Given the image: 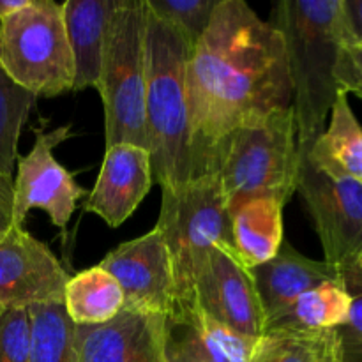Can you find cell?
I'll list each match as a JSON object with an SVG mask.
<instances>
[{
  "label": "cell",
  "mask_w": 362,
  "mask_h": 362,
  "mask_svg": "<svg viewBox=\"0 0 362 362\" xmlns=\"http://www.w3.org/2000/svg\"><path fill=\"white\" fill-rule=\"evenodd\" d=\"M269 23L285 39L292 110L297 124L299 156L310 151L327 126L339 92L334 71L346 45L341 0H281Z\"/></svg>",
  "instance_id": "7a4b0ae2"
},
{
  "label": "cell",
  "mask_w": 362,
  "mask_h": 362,
  "mask_svg": "<svg viewBox=\"0 0 362 362\" xmlns=\"http://www.w3.org/2000/svg\"><path fill=\"white\" fill-rule=\"evenodd\" d=\"M345 288L352 297L349 320L338 331L343 361L362 362V265L341 274Z\"/></svg>",
  "instance_id": "4316f807"
},
{
  "label": "cell",
  "mask_w": 362,
  "mask_h": 362,
  "mask_svg": "<svg viewBox=\"0 0 362 362\" xmlns=\"http://www.w3.org/2000/svg\"><path fill=\"white\" fill-rule=\"evenodd\" d=\"M14 207V179L13 175L0 172V239L13 226Z\"/></svg>",
  "instance_id": "f546056e"
},
{
  "label": "cell",
  "mask_w": 362,
  "mask_h": 362,
  "mask_svg": "<svg viewBox=\"0 0 362 362\" xmlns=\"http://www.w3.org/2000/svg\"><path fill=\"white\" fill-rule=\"evenodd\" d=\"M119 0H67L64 25L74 60L73 90L95 88L101 81L106 35Z\"/></svg>",
  "instance_id": "e0dca14e"
},
{
  "label": "cell",
  "mask_w": 362,
  "mask_h": 362,
  "mask_svg": "<svg viewBox=\"0 0 362 362\" xmlns=\"http://www.w3.org/2000/svg\"><path fill=\"white\" fill-rule=\"evenodd\" d=\"M251 362H345L336 329L267 331L255 343Z\"/></svg>",
  "instance_id": "7402d4cb"
},
{
  "label": "cell",
  "mask_w": 362,
  "mask_h": 362,
  "mask_svg": "<svg viewBox=\"0 0 362 362\" xmlns=\"http://www.w3.org/2000/svg\"><path fill=\"white\" fill-rule=\"evenodd\" d=\"M352 297L343 279L308 290L265 322V331H331L349 320Z\"/></svg>",
  "instance_id": "ffe728a7"
},
{
  "label": "cell",
  "mask_w": 362,
  "mask_h": 362,
  "mask_svg": "<svg viewBox=\"0 0 362 362\" xmlns=\"http://www.w3.org/2000/svg\"><path fill=\"white\" fill-rule=\"evenodd\" d=\"M30 0H0V20L11 16V14L18 13L23 7L28 6Z\"/></svg>",
  "instance_id": "4dcf8cb0"
},
{
  "label": "cell",
  "mask_w": 362,
  "mask_h": 362,
  "mask_svg": "<svg viewBox=\"0 0 362 362\" xmlns=\"http://www.w3.org/2000/svg\"><path fill=\"white\" fill-rule=\"evenodd\" d=\"M165 315L122 310L103 325H78L81 362H166Z\"/></svg>",
  "instance_id": "9a60e30c"
},
{
  "label": "cell",
  "mask_w": 362,
  "mask_h": 362,
  "mask_svg": "<svg viewBox=\"0 0 362 362\" xmlns=\"http://www.w3.org/2000/svg\"><path fill=\"white\" fill-rule=\"evenodd\" d=\"M197 177L244 120L292 105L285 39L244 0H221L187 64Z\"/></svg>",
  "instance_id": "6da1fadb"
},
{
  "label": "cell",
  "mask_w": 362,
  "mask_h": 362,
  "mask_svg": "<svg viewBox=\"0 0 362 362\" xmlns=\"http://www.w3.org/2000/svg\"><path fill=\"white\" fill-rule=\"evenodd\" d=\"M156 223L170 251L175 303H194V281L216 246H232L230 211L216 173L161 189Z\"/></svg>",
  "instance_id": "8992f818"
},
{
  "label": "cell",
  "mask_w": 362,
  "mask_h": 362,
  "mask_svg": "<svg viewBox=\"0 0 362 362\" xmlns=\"http://www.w3.org/2000/svg\"><path fill=\"white\" fill-rule=\"evenodd\" d=\"M0 64L37 99L73 90L74 60L62 4L30 0L27 7L0 20Z\"/></svg>",
  "instance_id": "52a82bcc"
},
{
  "label": "cell",
  "mask_w": 362,
  "mask_h": 362,
  "mask_svg": "<svg viewBox=\"0 0 362 362\" xmlns=\"http://www.w3.org/2000/svg\"><path fill=\"white\" fill-rule=\"evenodd\" d=\"M300 158H306L315 170L331 179L362 182V126L345 90L336 94L329 124Z\"/></svg>",
  "instance_id": "ac0fdd59"
},
{
  "label": "cell",
  "mask_w": 362,
  "mask_h": 362,
  "mask_svg": "<svg viewBox=\"0 0 362 362\" xmlns=\"http://www.w3.org/2000/svg\"><path fill=\"white\" fill-rule=\"evenodd\" d=\"M339 90L362 99V42L341 46L334 71Z\"/></svg>",
  "instance_id": "83f0119b"
},
{
  "label": "cell",
  "mask_w": 362,
  "mask_h": 362,
  "mask_svg": "<svg viewBox=\"0 0 362 362\" xmlns=\"http://www.w3.org/2000/svg\"><path fill=\"white\" fill-rule=\"evenodd\" d=\"M154 184L151 152L133 144L106 147L94 189L85 211L99 216L112 228H119L136 211Z\"/></svg>",
  "instance_id": "5bb4252c"
},
{
  "label": "cell",
  "mask_w": 362,
  "mask_h": 362,
  "mask_svg": "<svg viewBox=\"0 0 362 362\" xmlns=\"http://www.w3.org/2000/svg\"><path fill=\"white\" fill-rule=\"evenodd\" d=\"M62 304L74 325H103L124 310V293L108 271L94 265L69 278Z\"/></svg>",
  "instance_id": "44dd1931"
},
{
  "label": "cell",
  "mask_w": 362,
  "mask_h": 362,
  "mask_svg": "<svg viewBox=\"0 0 362 362\" xmlns=\"http://www.w3.org/2000/svg\"><path fill=\"white\" fill-rule=\"evenodd\" d=\"M250 272L257 285L265 322L308 290L341 279L334 267L304 257L286 240L272 260L250 269Z\"/></svg>",
  "instance_id": "2e32d148"
},
{
  "label": "cell",
  "mask_w": 362,
  "mask_h": 362,
  "mask_svg": "<svg viewBox=\"0 0 362 362\" xmlns=\"http://www.w3.org/2000/svg\"><path fill=\"white\" fill-rule=\"evenodd\" d=\"M194 303L223 327L258 339L265 331V313L250 269L244 267L232 246L212 250L194 281Z\"/></svg>",
  "instance_id": "30bf717a"
},
{
  "label": "cell",
  "mask_w": 362,
  "mask_h": 362,
  "mask_svg": "<svg viewBox=\"0 0 362 362\" xmlns=\"http://www.w3.org/2000/svg\"><path fill=\"white\" fill-rule=\"evenodd\" d=\"M297 191L313 219L325 264L339 274L362 265V182L331 179L300 158Z\"/></svg>",
  "instance_id": "ba28073f"
},
{
  "label": "cell",
  "mask_w": 362,
  "mask_h": 362,
  "mask_svg": "<svg viewBox=\"0 0 362 362\" xmlns=\"http://www.w3.org/2000/svg\"><path fill=\"white\" fill-rule=\"evenodd\" d=\"M4 310H6V308L2 306V304H0V317H2V313H4Z\"/></svg>",
  "instance_id": "1f68e13d"
},
{
  "label": "cell",
  "mask_w": 362,
  "mask_h": 362,
  "mask_svg": "<svg viewBox=\"0 0 362 362\" xmlns=\"http://www.w3.org/2000/svg\"><path fill=\"white\" fill-rule=\"evenodd\" d=\"M124 293V310L168 315L175 304V278L170 251L158 226L119 244L101 260Z\"/></svg>",
  "instance_id": "8fae6325"
},
{
  "label": "cell",
  "mask_w": 362,
  "mask_h": 362,
  "mask_svg": "<svg viewBox=\"0 0 362 362\" xmlns=\"http://www.w3.org/2000/svg\"><path fill=\"white\" fill-rule=\"evenodd\" d=\"M147 14L148 7L145 0H119L110 21L101 81L98 87L105 106L106 147L133 144L147 148Z\"/></svg>",
  "instance_id": "5b68a950"
},
{
  "label": "cell",
  "mask_w": 362,
  "mask_h": 362,
  "mask_svg": "<svg viewBox=\"0 0 362 362\" xmlns=\"http://www.w3.org/2000/svg\"><path fill=\"white\" fill-rule=\"evenodd\" d=\"M191 53L189 41L148 9L145 131L152 175L161 189L184 186L197 179L186 83Z\"/></svg>",
  "instance_id": "3957f363"
},
{
  "label": "cell",
  "mask_w": 362,
  "mask_h": 362,
  "mask_svg": "<svg viewBox=\"0 0 362 362\" xmlns=\"http://www.w3.org/2000/svg\"><path fill=\"white\" fill-rule=\"evenodd\" d=\"M69 274L46 244L23 226H11L0 239V304L30 308L62 303Z\"/></svg>",
  "instance_id": "7c38bea8"
},
{
  "label": "cell",
  "mask_w": 362,
  "mask_h": 362,
  "mask_svg": "<svg viewBox=\"0 0 362 362\" xmlns=\"http://www.w3.org/2000/svg\"><path fill=\"white\" fill-rule=\"evenodd\" d=\"M34 147L27 156L18 159L14 179L13 225L23 226L32 209L48 214L53 226L66 233L76 202L87 197V189L78 186L74 175L60 165L53 156L57 145L69 138L71 127L62 126L53 131L35 129Z\"/></svg>",
  "instance_id": "9c48e42d"
},
{
  "label": "cell",
  "mask_w": 362,
  "mask_h": 362,
  "mask_svg": "<svg viewBox=\"0 0 362 362\" xmlns=\"http://www.w3.org/2000/svg\"><path fill=\"white\" fill-rule=\"evenodd\" d=\"M300 156L292 106L244 120L212 152L209 173H216L228 211L257 198L288 204L299 182Z\"/></svg>",
  "instance_id": "277c9868"
},
{
  "label": "cell",
  "mask_w": 362,
  "mask_h": 362,
  "mask_svg": "<svg viewBox=\"0 0 362 362\" xmlns=\"http://www.w3.org/2000/svg\"><path fill=\"white\" fill-rule=\"evenodd\" d=\"M35 95L25 90L0 64V172L13 175L18 159V141Z\"/></svg>",
  "instance_id": "cb8c5ba5"
},
{
  "label": "cell",
  "mask_w": 362,
  "mask_h": 362,
  "mask_svg": "<svg viewBox=\"0 0 362 362\" xmlns=\"http://www.w3.org/2000/svg\"><path fill=\"white\" fill-rule=\"evenodd\" d=\"M154 16L173 25L189 45L197 46L207 30L214 9L221 0H145Z\"/></svg>",
  "instance_id": "d4e9b609"
},
{
  "label": "cell",
  "mask_w": 362,
  "mask_h": 362,
  "mask_svg": "<svg viewBox=\"0 0 362 362\" xmlns=\"http://www.w3.org/2000/svg\"><path fill=\"white\" fill-rule=\"evenodd\" d=\"M283 209L274 198H257L230 212L232 250L246 269L258 267L278 255L283 240Z\"/></svg>",
  "instance_id": "d6986e66"
},
{
  "label": "cell",
  "mask_w": 362,
  "mask_h": 362,
  "mask_svg": "<svg viewBox=\"0 0 362 362\" xmlns=\"http://www.w3.org/2000/svg\"><path fill=\"white\" fill-rule=\"evenodd\" d=\"M32 361V325L28 308H9L0 317V362Z\"/></svg>",
  "instance_id": "484cf974"
},
{
  "label": "cell",
  "mask_w": 362,
  "mask_h": 362,
  "mask_svg": "<svg viewBox=\"0 0 362 362\" xmlns=\"http://www.w3.org/2000/svg\"><path fill=\"white\" fill-rule=\"evenodd\" d=\"M255 343L219 325L197 303H175L165 315L166 362H251Z\"/></svg>",
  "instance_id": "4fadbf2b"
},
{
  "label": "cell",
  "mask_w": 362,
  "mask_h": 362,
  "mask_svg": "<svg viewBox=\"0 0 362 362\" xmlns=\"http://www.w3.org/2000/svg\"><path fill=\"white\" fill-rule=\"evenodd\" d=\"M346 45L362 42V0H341Z\"/></svg>",
  "instance_id": "f1b7e54d"
},
{
  "label": "cell",
  "mask_w": 362,
  "mask_h": 362,
  "mask_svg": "<svg viewBox=\"0 0 362 362\" xmlns=\"http://www.w3.org/2000/svg\"><path fill=\"white\" fill-rule=\"evenodd\" d=\"M32 325L30 362H81L78 325L62 303L34 304L28 308Z\"/></svg>",
  "instance_id": "603a6c76"
}]
</instances>
